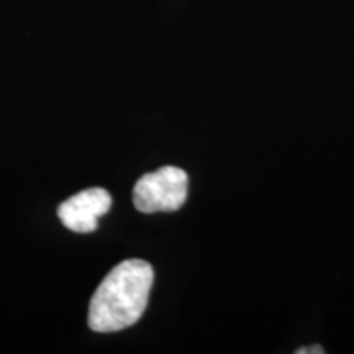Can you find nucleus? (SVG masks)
<instances>
[{
	"label": "nucleus",
	"instance_id": "4",
	"mask_svg": "<svg viewBox=\"0 0 354 354\" xmlns=\"http://www.w3.org/2000/svg\"><path fill=\"white\" fill-rule=\"evenodd\" d=\"M297 354H323L325 353V349L322 346H310V348H300L295 351Z\"/></svg>",
	"mask_w": 354,
	"mask_h": 354
},
{
	"label": "nucleus",
	"instance_id": "3",
	"mask_svg": "<svg viewBox=\"0 0 354 354\" xmlns=\"http://www.w3.org/2000/svg\"><path fill=\"white\" fill-rule=\"evenodd\" d=\"M112 207V197L105 189H86L64 201L57 209L59 220L66 228L76 233H91L97 230L100 216Z\"/></svg>",
	"mask_w": 354,
	"mask_h": 354
},
{
	"label": "nucleus",
	"instance_id": "1",
	"mask_svg": "<svg viewBox=\"0 0 354 354\" xmlns=\"http://www.w3.org/2000/svg\"><path fill=\"white\" fill-rule=\"evenodd\" d=\"M154 281L151 264L127 259L100 282L88 304V326L97 333H113L143 317Z\"/></svg>",
	"mask_w": 354,
	"mask_h": 354
},
{
	"label": "nucleus",
	"instance_id": "2",
	"mask_svg": "<svg viewBox=\"0 0 354 354\" xmlns=\"http://www.w3.org/2000/svg\"><path fill=\"white\" fill-rule=\"evenodd\" d=\"M187 174L180 167L165 166L141 176L133 189V203L143 214L176 212L187 198Z\"/></svg>",
	"mask_w": 354,
	"mask_h": 354
}]
</instances>
